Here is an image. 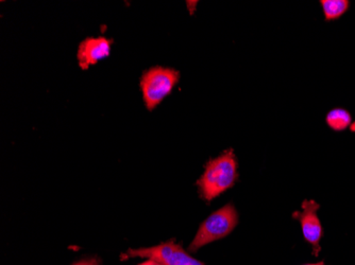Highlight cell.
<instances>
[{
  "instance_id": "cell-9",
  "label": "cell",
  "mask_w": 355,
  "mask_h": 265,
  "mask_svg": "<svg viewBox=\"0 0 355 265\" xmlns=\"http://www.w3.org/2000/svg\"><path fill=\"white\" fill-rule=\"evenodd\" d=\"M73 265H101L98 259L92 258L87 260H81Z\"/></svg>"
},
{
  "instance_id": "cell-5",
  "label": "cell",
  "mask_w": 355,
  "mask_h": 265,
  "mask_svg": "<svg viewBox=\"0 0 355 265\" xmlns=\"http://www.w3.org/2000/svg\"><path fill=\"white\" fill-rule=\"evenodd\" d=\"M319 208L320 206L315 201H304L302 203V211L293 213V218L300 222L305 241L312 245L313 255L315 257H318L320 253L321 247L319 243L324 236V229L317 214Z\"/></svg>"
},
{
  "instance_id": "cell-6",
  "label": "cell",
  "mask_w": 355,
  "mask_h": 265,
  "mask_svg": "<svg viewBox=\"0 0 355 265\" xmlns=\"http://www.w3.org/2000/svg\"><path fill=\"white\" fill-rule=\"evenodd\" d=\"M113 41L107 37H87L78 48L77 59L80 68L87 71L91 66L109 57Z\"/></svg>"
},
{
  "instance_id": "cell-2",
  "label": "cell",
  "mask_w": 355,
  "mask_h": 265,
  "mask_svg": "<svg viewBox=\"0 0 355 265\" xmlns=\"http://www.w3.org/2000/svg\"><path fill=\"white\" fill-rule=\"evenodd\" d=\"M239 223V213L232 204L225 205L203 221L189 250L196 253L201 247L225 238L234 230Z\"/></svg>"
},
{
  "instance_id": "cell-3",
  "label": "cell",
  "mask_w": 355,
  "mask_h": 265,
  "mask_svg": "<svg viewBox=\"0 0 355 265\" xmlns=\"http://www.w3.org/2000/svg\"><path fill=\"white\" fill-rule=\"evenodd\" d=\"M180 80V73L173 68L155 66L141 75L143 100L148 111H153L173 91Z\"/></svg>"
},
{
  "instance_id": "cell-11",
  "label": "cell",
  "mask_w": 355,
  "mask_h": 265,
  "mask_svg": "<svg viewBox=\"0 0 355 265\" xmlns=\"http://www.w3.org/2000/svg\"><path fill=\"white\" fill-rule=\"evenodd\" d=\"M303 265H326V264H324V262H322V261H321V262H318V263H309V264H303Z\"/></svg>"
},
{
  "instance_id": "cell-8",
  "label": "cell",
  "mask_w": 355,
  "mask_h": 265,
  "mask_svg": "<svg viewBox=\"0 0 355 265\" xmlns=\"http://www.w3.org/2000/svg\"><path fill=\"white\" fill-rule=\"evenodd\" d=\"M320 3L327 21L340 19L348 11L350 5L348 0H322Z\"/></svg>"
},
{
  "instance_id": "cell-4",
  "label": "cell",
  "mask_w": 355,
  "mask_h": 265,
  "mask_svg": "<svg viewBox=\"0 0 355 265\" xmlns=\"http://www.w3.org/2000/svg\"><path fill=\"white\" fill-rule=\"evenodd\" d=\"M127 258H147L157 261L163 265H205L200 261L191 257L187 250L173 240L161 243L147 248L129 250L125 255Z\"/></svg>"
},
{
  "instance_id": "cell-10",
  "label": "cell",
  "mask_w": 355,
  "mask_h": 265,
  "mask_svg": "<svg viewBox=\"0 0 355 265\" xmlns=\"http://www.w3.org/2000/svg\"><path fill=\"white\" fill-rule=\"evenodd\" d=\"M139 265H163L161 263L157 262V261L153 260H147L145 262L141 263V264Z\"/></svg>"
},
{
  "instance_id": "cell-1",
  "label": "cell",
  "mask_w": 355,
  "mask_h": 265,
  "mask_svg": "<svg viewBox=\"0 0 355 265\" xmlns=\"http://www.w3.org/2000/svg\"><path fill=\"white\" fill-rule=\"evenodd\" d=\"M236 156L233 150H227L205 165V172L197 181L200 197L207 202L216 199L232 188L237 181Z\"/></svg>"
},
{
  "instance_id": "cell-7",
  "label": "cell",
  "mask_w": 355,
  "mask_h": 265,
  "mask_svg": "<svg viewBox=\"0 0 355 265\" xmlns=\"http://www.w3.org/2000/svg\"><path fill=\"white\" fill-rule=\"evenodd\" d=\"M327 125L333 131H345L352 122L350 113L344 109H334L327 115Z\"/></svg>"
}]
</instances>
